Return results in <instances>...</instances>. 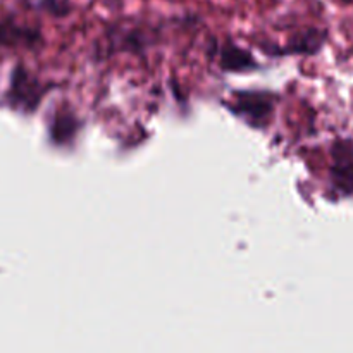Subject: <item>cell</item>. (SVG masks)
I'll use <instances>...</instances> for the list:
<instances>
[{"label": "cell", "instance_id": "1", "mask_svg": "<svg viewBox=\"0 0 353 353\" xmlns=\"http://www.w3.org/2000/svg\"><path fill=\"white\" fill-rule=\"evenodd\" d=\"M274 109V99L271 93L262 92H238L234 95L233 110L245 117L252 126H264Z\"/></svg>", "mask_w": 353, "mask_h": 353}, {"label": "cell", "instance_id": "2", "mask_svg": "<svg viewBox=\"0 0 353 353\" xmlns=\"http://www.w3.org/2000/svg\"><path fill=\"white\" fill-rule=\"evenodd\" d=\"M333 165H331V181L333 188L340 195H353V141L338 140L333 145Z\"/></svg>", "mask_w": 353, "mask_h": 353}, {"label": "cell", "instance_id": "3", "mask_svg": "<svg viewBox=\"0 0 353 353\" xmlns=\"http://www.w3.org/2000/svg\"><path fill=\"white\" fill-rule=\"evenodd\" d=\"M221 68L226 71H250L257 68V62L250 52L243 50L234 43H226L221 48Z\"/></svg>", "mask_w": 353, "mask_h": 353}, {"label": "cell", "instance_id": "4", "mask_svg": "<svg viewBox=\"0 0 353 353\" xmlns=\"http://www.w3.org/2000/svg\"><path fill=\"white\" fill-rule=\"evenodd\" d=\"M78 128L79 123L74 114L69 112V110H62V112H59L54 117V123H52L50 128V137L57 145L71 143L74 140L76 133H78Z\"/></svg>", "mask_w": 353, "mask_h": 353}, {"label": "cell", "instance_id": "5", "mask_svg": "<svg viewBox=\"0 0 353 353\" xmlns=\"http://www.w3.org/2000/svg\"><path fill=\"white\" fill-rule=\"evenodd\" d=\"M324 33H319L317 30H309L307 33L296 37L295 41H292V45L286 47V50L283 54H316L324 43Z\"/></svg>", "mask_w": 353, "mask_h": 353}, {"label": "cell", "instance_id": "6", "mask_svg": "<svg viewBox=\"0 0 353 353\" xmlns=\"http://www.w3.org/2000/svg\"><path fill=\"white\" fill-rule=\"evenodd\" d=\"M31 86H28V78L24 74L23 69H17L16 76H14V93L19 95V102L30 103L31 107H34V103L38 102L40 95L37 92H30Z\"/></svg>", "mask_w": 353, "mask_h": 353}, {"label": "cell", "instance_id": "7", "mask_svg": "<svg viewBox=\"0 0 353 353\" xmlns=\"http://www.w3.org/2000/svg\"><path fill=\"white\" fill-rule=\"evenodd\" d=\"M45 7L50 10L54 16H65L69 12V3H65L64 0H45Z\"/></svg>", "mask_w": 353, "mask_h": 353}]
</instances>
